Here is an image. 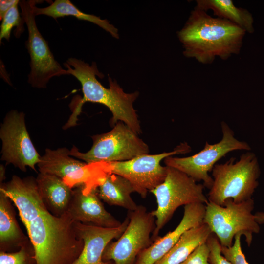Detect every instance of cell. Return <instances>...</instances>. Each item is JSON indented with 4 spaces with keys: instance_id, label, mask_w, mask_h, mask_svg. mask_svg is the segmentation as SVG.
Masks as SVG:
<instances>
[{
    "instance_id": "6da1fadb",
    "label": "cell",
    "mask_w": 264,
    "mask_h": 264,
    "mask_svg": "<svg viewBox=\"0 0 264 264\" xmlns=\"http://www.w3.org/2000/svg\"><path fill=\"white\" fill-rule=\"evenodd\" d=\"M245 32L230 21L213 18L195 7L177 36L184 55L205 64L217 56L226 60L239 54Z\"/></svg>"
},
{
    "instance_id": "7a4b0ae2",
    "label": "cell",
    "mask_w": 264,
    "mask_h": 264,
    "mask_svg": "<svg viewBox=\"0 0 264 264\" xmlns=\"http://www.w3.org/2000/svg\"><path fill=\"white\" fill-rule=\"evenodd\" d=\"M66 212L53 215L45 207L24 226L33 247L36 264H72L79 257L83 241Z\"/></svg>"
},
{
    "instance_id": "3957f363",
    "label": "cell",
    "mask_w": 264,
    "mask_h": 264,
    "mask_svg": "<svg viewBox=\"0 0 264 264\" xmlns=\"http://www.w3.org/2000/svg\"><path fill=\"white\" fill-rule=\"evenodd\" d=\"M67 75L74 76L80 83L83 97L80 100L82 106L86 102L97 103L106 106L112 114L110 124L122 121L137 134L141 132L140 122L133 104L139 96L138 91L126 93L116 80L109 77V88L104 87L96 76H104L97 68L95 62L91 65L75 58H69L64 63Z\"/></svg>"
},
{
    "instance_id": "277c9868",
    "label": "cell",
    "mask_w": 264,
    "mask_h": 264,
    "mask_svg": "<svg viewBox=\"0 0 264 264\" xmlns=\"http://www.w3.org/2000/svg\"><path fill=\"white\" fill-rule=\"evenodd\" d=\"M231 157L224 163H217L212 171L213 183L208 199L223 206L231 198L240 203L252 198L257 188L260 170L255 154L250 152L242 154L236 161Z\"/></svg>"
},
{
    "instance_id": "5b68a950",
    "label": "cell",
    "mask_w": 264,
    "mask_h": 264,
    "mask_svg": "<svg viewBox=\"0 0 264 264\" xmlns=\"http://www.w3.org/2000/svg\"><path fill=\"white\" fill-rule=\"evenodd\" d=\"M166 167L165 180L150 192L154 195L157 202L156 209L151 212L156 219L155 227L152 235L153 242L159 237L160 231L178 207L197 203L206 204L209 201L204 193L203 184L198 183L177 169Z\"/></svg>"
},
{
    "instance_id": "8992f818",
    "label": "cell",
    "mask_w": 264,
    "mask_h": 264,
    "mask_svg": "<svg viewBox=\"0 0 264 264\" xmlns=\"http://www.w3.org/2000/svg\"><path fill=\"white\" fill-rule=\"evenodd\" d=\"M254 208L252 198L240 203L229 198L223 206L208 201L203 222L217 236L221 246H231L235 237L241 234L245 237L247 244L250 246L253 235L260 230V224L252 213Z\"/></svg>"
},
{
    "instance_id": "52a82bcc",
    "label": "cell",
    "mask_w": 264,
    "mask_h": 264,
    "mask_svg": "<svg viewBox=\"0 0 264 264\" xmlns=\"http://www.w3.org/2000/svg\"><path fill=\"white\" fill-rule=\"evenodd\" d=\"M91 137L93 145L88 151L82 153L73 146L70 155L91 163L127 161L149 151L148 146L138 134L120 121L110 132Z\"/></svg>"
},
{
    "instance_id": "ba28073f",
    "label": "cell",
    "mask_w": 264,
    "mask_h": 264,
    "mask_svg": "<svg viewBox=\"0 0 264 264\" xmlns=\"http://www.w3.org/2000/svg\"><path fill=\"white\" fill-rule=\"evenodd\" d=\"M37 166L40 173L61 178L70 188L83 185L88 191L97 188L108 172L105 162L81 161L73 158L70 150L65 147L46 149Z\"/></svg>"
},
{
    "instance_id": "9c48e42d",
    "label": "cell",
    "mask_w": 264,
    "mask_h": 264,
    "mask_svg": "<svg viewBox=\"0 0 264 264\" xmlns=\"http://www.w3.org/2000/svg\"><path fill=\"white\" fill-rule=\"evenodd\" d=\"M222 137L220 141L211 144L206 142L204 148L198 153L188 157L169 156L164 159L166 166L177 169L191 177L197 182L202 181L209 189L213 179L209 175L217 162L228 153L235 150L249 151V145L238 140L227 123H221Z\"/></svg>"
},
{
    "instance_id": "30bf717a",
    "label": "cell",
    "mask_w": 264,
    "mask_h": 264,
    "mask_svg": "<svg viewBox=\"0 0 264 264\" xmlns=\"http://www.w3.org/2000/svg\"><path fill=\"white\" fill-rule=\"evenodd\" d=\"M37 0H21L19 5L28 30L26 47L30 56V71L28 82L33 88H46L50 79L67 75L55 59L48 44L40 32L36 24L33 7Z\"/></svg>"
},
{
    "instance_id": "8fae6325",
    "label": "cell",
    "mask_w": 264,
    "mask_h": 264,
    "mask_svg": "<svg viewBox=\"0 0 264 264\" xmlns=\"http://www.w3.org/2000/svg\"><path fill=\"white\" fill-rule=\"evenodd\" d=\"M129 224L115 242H110L103 252L104 261L114 264H134L138 255L153 242L151 233L155 227V218L146 208L138 205L128 211Z\"/></svg>"
},
{
    "instance_id": "7c38bea8",
    "label": "cell",
    "mask_w": 264,
    "mask_h": 264,
    "mask_svg": "<svg viewBox=\"0 0 264 264\" xmlns=\"http://www.w3.org/2000/svg\"><path fill=\"white\" fill-rule=\"evenodd\" d=\"M190 151L191 147L188 143H182L169 152L144 154L127 161L109 162L111 173L127 179L134 191L144 198L149 192L161 184L165 179L167 167L161 165V161L167 157Z\"/></svg>"
},
{
    "instance_id": "4fadbf2b",
    "label": "cell",
    "mask_w": 264,
    "mask_h": 264,
    "mask_svg": "<svg viewBox=\"0 0 264 264\" xmlns=\"http://www.w3.org/2000/svg\"><path fill=\"white\" fill-rule=\"evenodd\" d=\"M0 138L2 161L23 172L27 167L36 171L41 156L31 140L23 112L12 110L7 113L1 124Z\"/></svg>"
},
{
    "instance_id": "5bb4252c",
    "label": "cell",
    "mask_w": 264,
    "mask_h": 264,
    "mask_svg": "<svg viewBox=\"0 0 264 264\" xmlns=\"http://www.w3.org/2000/svg\"><path fill=\"white\" fill-rule=\"evenodd\" d=\"M129 222L128 215L119 226L114 228L103 227L74 221L76 233L83 241L84 247L79 257L72 264H114L112 261L103 260V252L113 239L120 237Z\"/></svg>"
},
{
    "instance_id": "9a60e30c",
    "label": "cell",
    "mask_w": 264,
    "mask_h": 264,
    "mask_svg": "<svg viewBox=\"0 0 264 264\" xmlns=\"http://www.w3.org/2000/svg\"><path fill=\"white\" fill-rule=\"evenodd\" d=\"M206 205L193 203L184 206L183 217L176 227L164 236L159 237L137 256L134 264H154L164 256L189 229L203 222Z\"/></svg>"
},
{
    "instance_id": "2e32d148",
    "label": "cell",
    "mask_w": 264,
    "mask_h": 264,
    "mask_svg": "<svg viewBox=\"0 0 264 264\" xmlns=\"http://www.w3.org/2000/svg\"><path fill=\"white\" fill-rule=\"evenodd\" d=\"M97 190L85 193L82 185L77 187L67 212L74 221L106 228L119 226L122 222L105 208Z\"/></svg>"
},
{
    "instance_id": "e0dca14e",
    "label": "cell",
    "mask_w": 264,
    "mask_h": 264,
    "mask_svg": "<svg viewBox=\"0 0 264 264\" xmlns=\"http://www.w3.org/2000/svg\"><path fill=\"white\" fill-rule=\"evenodd\" d=\"M0 190L14 203L18 209L20 219L25 225L46 207L40 195L36 178H21L13 176L6 183H0Z\"/></svg>"
},
{
    "instance_id": "ac0fdd59",
    "label": "cell",
    "mask_w": 264,
    "mask_h": 264,
    "mask_svg": "<svg viewBox=\"0 0 264 264\" xmlns=\"http://www.w3.org/2000/svg\"><path fill=\"white\" fill-rule=\"evenodd\" d=\"M36 183L48 210L53 215L60 217L67 212L73 194V190L60 178L40 173Z\"/></svg>"
},
{
    "instance_id": "d6986e66",
    "label": "cell",
    "mask_w": 264,
    "mask_h": 264,
    "mask_svg": "<svg viewBox=\"0 0 264 264\" xmlns=\"http://www.w3.org/2000/svg\"><path fill=\"white\" fill-rule=\"evenodd\" d=\"M12 201L0 190V249L7 252L29 243L17 222Z\"/></svg>"
},
{
    "instance_id": "ffe728a7",
    "label": "cell",
    "mask_w": 264,
    "mask_h": 264,
    "mask_svg": "<svg viewBox=\"0 0 264 264\" xmlns=\"http://www.w3.org/2000/svg\"><path fill=\"white\" fill-rule=\"evenodd\" d=\"M97 191L100 199L110 205L119 206L128 211H134L138 207L131 196L132 193L135 192L133 186L121 176L108 174Z\"/></svg>"
},
{
    "instance_id": "44dd1931",
    "label": "cell",
    "mask_w": 264,
    "mask_h": 264,
    "mask_svg": "<svg viewBox=\"0 0 264 264\" xmlns=\"http://www.w3.org/2000/svg\"><path fill=\"white\" fill-rule=\"evenodd\" d=\"M212 233L203 223L186 231L175 245L154 264H180L199 245L206 242Z\"/></svg>"
},
{
    "instance_id": "7402d4cb",
    "label": "cell",
    "mask_w": 264,
    "mask_h": 264,
    "mask_svg": "<svg viewBox=\"0 0 264 264\" xmlns=\"http://www.w3.org/2000/svg\"><path fill=\"white\" fill-rule=\"evenodd\" d=\"M33 11L36 16L44 15L57 19L71 16L80 20L86 21L96 24L110 33L113 38L119 39L118 30L106 19H102L95 15L83 12L69 0H55L49 6L38 8L34 6Z\"/></svg>"
},
{
    "instance_id": "603a6c76",
    "label": "cell",
    "mask_w": 264,
    "mask_h": 264,
    "mask_svg": "<svg viewBox=\"0 0 264 264\" xmlns=\"http://www.w3.org/2000/svg\"><path fill=\"white\" fill-rule=\"evenodd\" d=\"M196 7L203 10H211L218 18L235 23L245 32H252L253 19L245 9L238 8L232 0H197Z\"/></svg>"
},
{
    "instance_id": "cb8c5ba5",
    "label": "cell",
    "mask_w": 264,
    "mask_h": 264,
    "mask_svg": "<svg viewBox=\"0 0 264 264\" xmlns=\"http://www.w3.org/2000/svg\"><path fill=\"white\" fill-rule=\"evenodd\" d=\"M19 2L16 4L6 13L2 20L0 30V43L2 39L9 41L12 30L16 27L15 35L19 38L24 30V20L20 13L18 6Z\"/></svg>"
},
{
    "instance_id": "d4e9b609",
    "label": "cell",
    "mask_w": 264,
    "mask_h": 264,
    "mask_svg": "<svg viewBox=\"0 0 264 264\" xmlns=\"http://www.w3.org/2000/svg\"><path fill=\"white\" fill-rule=\"evenodd\" d=\"M0 264H36L34 251L31 242L15 252L0 251Z\"/></svg>"
},
{
    "instance_id": "484cf974",
    "label": "cell",
    "mask_w": 264,
    "mask_h": 264,
    "mask_svg": "<svg viewBox=\"0 0 264 264\" xmlns=\"http://www.w3.org/2000/svg\"><path fill=\"white\" fill-rule=\"evenodd\" d=\"M242 235L234 238L233 244L229 247L221 246V254L232 264H249L242 251L241 243Z\"/></svg>"
},
{
    "instance_id": "4316f807",
    "label": "cell",
    "mask_w": 264,
    "mask_h": 264,
    "mask_svg": "<svg viewBox=\"0 0 264 264\" xmlns=\"http://www.w3.org/2000/svg\"><path fill=\"white\" fill-rule=\"evenodd\" d=\"M206 243L210 251L208 258L210 264H232L221 254V244L214 234L210 235Z\"/></svg>"
},
{
    "instance_id": "83f0119b",
    "label": "cell",
    "mask_w": 264,
    "mask_h": 264,
    "mask_svg": "<svg viewBox=\"0 0 264 264\" xmlns=\"http://www.w3.org/2000/svg\"><path fill=\"white\" fill-rule=\"evenodd\" d=\"M209 249L206 242L198 246L180 264H210Z\"/></svg>"
},
{
    "instance_id": "f1b7e54d",
    "label": "cell",
    "mask_w": 264,
    "mask_h": 264,
    "mask_svg": "<svg viewBox=\"0 0 264 264\" xmlns=\"http://www.w3.org/2000/svg\"><path fill=\"white\" fill-rule=\"evenodd\" d=\"M20 0H0V20L2 21L8 11L19 3Z\"/></svg>"
},
{
    "instance_id": "f546056e",
    "label": "cell",
    "mask_w": 264,
    "mask_h": 264,
    "mask_svg": "<svg viewBox=\"0 0 264 264\" xmlns=\"http://www.w3.org/2000/svg\"><path fill=\"white\" fill-rule=\"evenodd\" d=\"M254 215L256 221L259 224H264V212H257Z\"/></svg>"
}]
</instances>
